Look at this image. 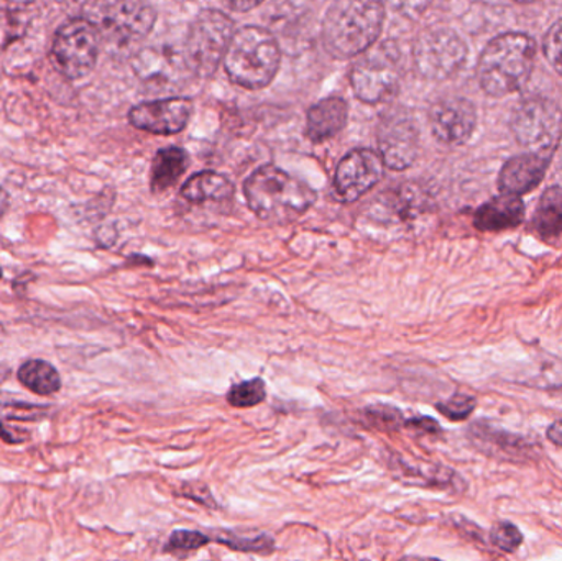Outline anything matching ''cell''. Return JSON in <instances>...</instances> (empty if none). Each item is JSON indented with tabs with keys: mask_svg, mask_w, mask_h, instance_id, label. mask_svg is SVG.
Here are the masks:
<instances>
[{
	"mask_svg": "<svg viewBox=\"0 0 562 561\" xmlns=\"http://www.w3.org/2000/svg\"><path fill=\"white\" fill-rule=\"evenodd\" d=\"M214 540L239 552L267 553L273 550V540L269 536L239 537L234 534H224Z\"/></svg>",
	"mask_w": 562,
	"mask_h": 561,
	"instance_id": "cell-25",
	"label": "cell"
},
{
	"mask_svg": "<svg viewBox=\"0 0 562 561\" xmlns=\"http://www.w3.org/2000/svg\"><path fill=\"white\" fill-rule=\"evenodd\" d=\"M376 138L380 157L392 170H405L418 157V125L405 108H393L382 115Z\"/></svg>",
	"mask_w": 562,
	"mask_h": 561,
	"instance_id": "cell-11",
	"label": "cell"
},
{
	"mask_svg": "<svg viewBox=\"0 0 562 561\" xmlns=\"http://www.w3.org/2000/svg\"><path fill=\"white\" fill-rule=\"evenodd\" d=\"M547 435L557 447L562 448V418L561 420L554 422V424L548 428Z\"/></svg>",
	"mask_w": 562,
	"mask_h": 561,
	"instance_id": "cell-36",
	"label": "cell"
},
{
	"mask_svg": "<svg viewBox=\"0 0 562 561\" xmlns=\"http://www.w3.org/2000/svg\"><path fill=\"white\" fill-rule=\"evenodd\" d=\"M7 2L15 3V5H29V3L35 2V0H7Z\"/></svg>",
	"mask_w": 562,
	"mask_h": 561,
	"instance_id": "cell-38",
	"label": "cell"
},
{
	"mask_svg": "<svg viewBox=\"0 0 562 561\" xmlns=\"http://www.w3.org/2000/svg\"><path fill=\"white\" fill-rule=\"evenodd\" d=\"M491 542L502 552H515L524 543V536L517 526L504 520V523L494 524L492 527Z\"/></svg>",
	"mask_w": 562,
	"mask_h": 561,
	"instance_id": "cell-27",
	"label": "cell"
},
{
	"mask_svg": "<svg viewBox=\"0 0 562 561\" xmlns=\"http://www.w3.org/2000/svg\"><path fill=\"white\" fill-rule=\"evenodd\" d=\"M20 384L32 391L33 394L52 395L61 389V378L55 366L43 359H30L20 366L16 372Z\"/></svg>",
	"mask_w": 562,
	"mask_h": 561,
	"instance_id": "cell-22",
	"label": "cell"
},
{
	"mask_svg": "<svg viewBox=\"0 0 562 561\" xmlns=\"http://www.w3.org/2000/svg\"><path fill=\"white\" fill-rule=\"evenodd\" d=\"M367 420L380 430H398L405 425L402 411L392 405H373L366 411Z\"/></svg>",
	"mask_w": 562,
	"mask_h": 561,
	"instance_id": "cell-26",
	"label": "cell"
},
{
	"mask_svg": "<svg viewBox=\"0 0 562 561\" xmlns=\"http://www.w3.org/2000/svg\"><path fill=\"white\" fill-rule=\"evenodd\" d=\"M405 427L415 428V430L426 431V434H439L441 427L438 422L432 420L429 417L413 418V420H406Z\"/></svg>",
	"mask_w": 562,
	"mask_h": 561,
	"instance_id": "cell-33",
	"label": "cell"
},
{
	"mask_svg": "<svg viewBox=\"0 0 562 561\" xmlns=\"http://www.w3.org/2000/svg\"><path fill=\"white\" fill-rule=\"evenodd\" d=\"M0 277H2V267H0Z\"/></svg>",
	"mask_w": 562,
	"mask_h": 561,
	"instance_id": "cell-40",
	"label": "cell"
},
{
	"mask_svg": "<svg viewBox=\"0 0 562 561\" xmlns=\"http://www.w3.org/2000/svg\"><path fill=\"white\" fill-rule=\"evenodd\" d=\"M383 160L376 152L356 148L337 165L334 175V191L346 203L359 200L372 190L383 177Z\"/></svg>",
	"mask_w": 562,
	"mask_h": 561,
	"instance_id": "cell-13",
	"label": "cell"
},
{
	"mask_svg": "<svg viewBox=\"0 0 562 561\" xmlns=\"http://www.w3.org/2000/svg\"><path fill=\"white\" fill-rule=\"evenodd\" d=\"M360 55L350 72L357 98L369 104L389 101L398 91L403 76L398 46L393 42L373 43Z\"/></svg>",
	"mask_w": 562,
	"mask_h": 561,
	"instance_id": "cell-6",
	"label": "cell"
},
{
	"mask_svg": "<svg viewBox=\"0 0 562 561\" xmlns=\"http://www.w3.org/2000/svg\"><path fill=\"white\" fill-rule=\"evenodd\" d=\"M517 2L530 3V2H537V0H517Z\"/></svg>",
	"mask_w": 562,
	"mask_h": 561,
	"instance_id": "cell-39",
	"label": "cell"
},
{
	"mask_svg": "<svg viewBox=\"0 0 562 561\" xmlns=\"http://www.w3.org/2000/svg\"><path fill=\"white\" fill-rule=\"evenodd\" d=\"M193 104L190 99L171 98L160 101L144 102L128 112L134 127L151 134H178L187 127Z\"/></svg>",
	"mask_w": 562,
	"mask_h": 561,
	"instance_id": "cell-14",
	"label": "cell"
},
{
	"mask_svg": "<svg viewBox=\"0 0 562 561\" xmlns=\"http://www.w3.org/2000/svg\"><path fill=\"white\" fill-rule=\"evenodd\" d=\"M99 33L85 19L72 16L59 26L53 42L56 68L69 79H81L94 69L99 55Z\"/></svg>",
	"mask_w": 562,
	"mask_h": 561,
	"instance_id": "cell-9",
	"label": "cell"
},
{
	"mask_svg": "<svg viewBox=\"0 0 562 561\" xmlns=\"http://www.w3.org/2000/svg\"><path fill=\"white\" fill-rule=\"evenodd\" d=\"M138 78L155 91H177L183 88L184 79L191 71L184 49L160 45L144 49L135 61Z\"/></svg>",
	"mask_w": 562,
	"mask_h": 561,
	"instance_id": "cell-12",
	"label": "cell"
},
{
	"mask_svg": "<svg viewBox=\"0 0 562 561\" xmlns=\"http://www.w3.org/2000/svg\"><path fill=\"white\" fill-rule=\"evenodd\" d=\"M211 542L213 539L204 534L193 532V530H175L168 540L167 550L168 552H194Z\"/></svg>",
	"mask_w": 562,
	"mask_h": 561,
	"instance_id": "cell-28",
	"label": "cell"
},
{
	"mask_svg": "<svg viewBox=\"0 0 562 561\" xmlns=\"http://www.w3.org/2000/svg\"><path fill=\"white\" fill-rule=\"evenodd\" d=\"M7 207H9V194H7V191L3 190L2 187H0V217L3 216V213H5Z\"/></svg>",
	"mask_w": 562,
	"mask_h": 561,
	"instance_id": "cell-37",
	"label": "cell"
},
{
	"mask_svg": "<svg viewBox=\"0 0 562 561\" xmlns=\"http://www.w3.org/2000/svg\"><path fill=\"white\" fill-rule=\"evenodd\" d=\"M280 48L272 33L260 26H244L234 32L224 56L227 75L247 89L266 88L280 66Z\"/></svg>",
	"mask_w": 562,
	"mask_h": 561,
	"instance_id": "cell-5",
	"label": "cell"
},
{
	"mask_svg": "<svg viewBox=\"0 0 562 561\" xmlns=\"http://www.w3.org/2000/svg\"><path fill=\"white\" fill-rule=\"evenodd\" d=\"M431 2L432 0H389L392 9L405 16H418Z\"/></svg>",
	"mask_w": 562,
	"mask_h": 561,
	"instance_id": "cell-32",
	"label": "cell"
},
{
	"mask_svg": "<svg viewBox=\"0 0 562 561\" xmlns=\"http://www.w3.org/2000/svg\"><path fill=\"white\" fill-rule=\"evenodd\" d=\"M512 131L528 152L551 157L561 141V109L550 99H527L512 117Z\"/></svg>",
	"mask_w": 562,
	"mask_h": 561,
	"instance_id": "cell-8",
	"label": "cell"
},
{
	"mask_svg": "<svg viewBox=\"0 0 562 561\" xmlns=\"http://www.w3.org/2000/svg\"><path fill=\"white\" fill-rule=\"evenodd\" d=\"M533 226L543 239L562 236V187L544 191L535 214Z\"/></svg>",
	"mask_w": 562,
	"mask_h": 561,
	"instance_id": "cell-23",
	"label": "cell"
},
{
	"mask_svg": "<svg viewBox=\"0 0 562 561\" xmlns=\"http://www.w3.org/2000/svg\"><path fill=\"white\" fill-rule=\"evenodd\" d=\"M233 194L234 184L216 171H201L191 177L181 188V197L194 204L226 201L233 198Z\"/></svg>",
	"mask_w": 562,
	"mask_h": 561,
	"instance_id": "cell-20",
	"label": "cell"
},
{
	"mask_svg": "<svg viewBox=\"0 0 562 561\" xmlns=\"http://www.w3.org/2000/svg\"><path fill=\"white\" fill-rule=\"evenodd\" d=\"M227 9L236 10V12H247L254 7L260 5L263 0H221Z\"/></svg>",
	"mask_w": 562,
	"mask_h": 561,
	"instance_id": "cell-35",
	"label": "cell"
},
{
	"mask_svg": "<svg viewBox=\"0 0 562 561\" xmlns=\"http://www.w3.org/2000/svg\"><path fill=\"white\" fill-rule=\"evenodd\" d=\"M234 35V22L220 10H203L191 23L184 56L194 75L210 78L226 56Z\"/></svg>",
	"mask_w": 562,
	"mask_h": 561,
	"instance_id": "cell-7",
	"label": "cell"
},
{
	"mask_svg": "<svg viewBox=\"0 0 562 561\" xmlns=\"http://www.w3.org/2000/svg\"><path fill=\"white\" fill-rule=\"evenodd\" d=\"M551 157L547 155L531 154V152L510 158L498 177L502 193L521 197L533 191L543 181Z\"/></svg>",
	"mask_w": 562,
	"mask_h": 561,
	"instance_id": "cell-16",
	"label": "cell"
},
{
	"mask_svg": "<svg viewBox=\"0 0 562 561\" xmlns=\"http://www.w3.org/2000/svg\"><path fill=\"white\" fill-rule=\"evenodd\" d=\"M469 438L484 453L497 455L501 458L507 457L508 460L528 457L533 448V445L528 444L525 438L507 434V431L494 428L485 422L472 425L469 428Z\"/></svg>",
	"mask_w": 562,
	"mask_h": 561,
	"instance_id": "cell-18",
	"label": "cell"
},
{
	"mask_svg": "<svg viewBox=\"0 0 562 561\" xmlns=\"http://www.w3.org/2000/svg\"><path fill=\"white\" fill-rule=\"evenodd\" d=\"M244 193L260 220L277 224L297 220L316 201L313 188L273 165L254 171L244 184Z\"/></svg>",
	"mask_w": 562,
	"mask_h": 561,
	"instance_id": "cell-2",
	"label": "cell"
},
{
	"mask_svg": "<svg viewBox=\"0 0 562 561\" xmlns=\"http://www.w3.org/2000/svg\"><path fill=\"white\" fill-rule=\"evenodd\" d=\"M544 55L562 76V20H558L544 36Z\"/></svg>",
	"mask_w": 562,
	"mask_h": 561,
	"instance_id": "cell-30",
	"label": "cell"
},
{
	"mask_svg": "<svg viewBox=\"0 0 562 561\" xmlns=\"http://www.w3.org/2000/svg\"><path fill=\"white\" fill-rule=\"evenodd\" d=\"M383 16V0H334L323 23L324 46L334 58L360 55L379 38Z\"/></svg>",
	"mask_w": 562,
	"mask_h": 561,
	"instance_id": "cell-1",
	"label": "cell"
},
{
	"mask_svg": "<svg viewBox=\"0 0 562 561\" xmlns=\"http://www.w3.org/2000/svg\"><path fill=\"white\" fill-rule=\"evenodd\" d=\"M267 399L266 382L262 379L239 382L231 388L227 402L236 408H250L262 404Z\"/></svg>",
	"mask_w": 562,
	"mask_h": 561,
	"instance_id": "cell-24",
	"label": "cell"
},
{
	"mask_svg": "<svg viewBox=\"0 0 562 561\" xmlns=\"http://www.w3.org/2000/svg\"><path fill=\"white\" fill-rule=\"evenodd\" d=\"M75 16L94 26L105 42L132 45L154 29L157 13L147 0H68Z\"/></svg>",
	"mask_w": 562,
	"mask_h": 561,
	"instance_id": "cell-4",
	"label": "cell"
},
{
	"mask_svg": "<svg viewBox=\"0 0 562 561\" xmlns=\"http://www.w3.org/2000/svg\"><path fill=\"white\" fill-rule=\"evenodd\" d=\"M537 46L524 33L492 40L479 59V81L491 96H507L524 88L533 71Z\"/></svg>",
	"mask_w": 562,
	"mask_h": 561,
	"instance_id": "cell-3",
	"label": "cell"
},
{
	"mask_svg": "<svg viewBox=\"0 0 562 561\" xmlns=\"http://www.w3.org/2000/svg\"><path fill=\"white\" fill-rule=\"evenodd\" d=\"M413 58L423 78L442 81L462 68L468 58V46L454 30L436 26L418 36Z\"/></svg>",
	"mask_w": 562,
	"mask_h": 561,
	"instance_id": "cell-10",
	"label": "cell"
},
{
	"mask_svg": "<svg viewBox=\"0 0 562 561\" xmlns=\"http://www.w3.org/2000/svg\"><path fill=\"white\" fill-rule=\"evenodd\" d=\"M525 220V204L517 194L502 193L482 204L474 216V226L482 233H501L520 226Z\"/></svg>",
	"mask_w": 562,
	"mask_h": 561,
	"instance_id": "cell-17",
	"label": "cell"
},
{
	"mask_svg": "<svg viewBox=\"0 0 562 561\" xmlns=\"http://www.w3.org/2000/svg\"><path fill=\"white\" fill-rule=\"evenodd\" d=\"M0 440L10 445L22 444V441L29 440V434H20L19 430H13V428L10 430L5 425L0 424Z\"/></svg>",
	"mask_w": 562,
	"mask_h": 561,
	"instance_id": "cell-34",
	"label": "cell"
},
{
	"mask_svg": "<svg viewBox=\"0 0 562 561\" xmlns=\"http://www.w3.org/2000/svg\"><path fill=\"white\" fill-rule=\"evenodd\" d=\"M436 408L449 420L461 422L475 411V399L471 395L456 394L449 401L436 405Z\"/></svg>",
	"mask_w": 562,
	"mask_h": 561,
	"instance_id": "cell-29",
	"label": "cell"
},
{
	"mask_svg": "<svg viewBox=\"0 0 562 561\" xmlns=\"http://www.w3.org/2000/svg\"><path fill=\"white\" fill-rule=\"evenodd\" d=\"M475 108L464 98H448L436 102L429 112L432 134L446 145H462L475 128Z\"/></svg>",
	"mask_w": 562,
	"mask_h": 561,
	"instance_id": "cell-15",
	"label": "cell"
},
{
	"mask_svg": "<svg viewBox=\"0 0 562 561\" xmlns=\"http://www.w3.org/2000/svg\"><path fill=\"white\" fill-rule=\"evenodd\" d=\"M187 167L188 154L181 148L170 147L158 152L151 165V190L158 193L173 187Z\"/></svg>",
	"mask_w": 562,
	"mask_h": 561,
	"instance_id": "cell-21",
	"label": "cell"
},
{
	"mask_svg": "<svg viewBox=\"0 0 562 561\" xmlns=\"http://www.w3.org/2000/svg\"><path fill=\"white\" fill-rule=\"evenodd\" d=\"M12 15L10 12H0V48L22 33V25Z\"/></svg>",
	"mask_w": 562,
	"mask_h": 561,
	"instance_id": "cell-31",
	"label": "cell"
},
{
	"mask_svg": "<svg viewBox=\"0 0 562 561\" xmlns=\"http://www.w3.org/2000/svg\"><path fill=\"white\" fill-rule=\"evenodd\" d=\"M349 108L340 98H327L307 111L306 135L313 142H324L339 134L347 124Z\"/></svg>",
	"mask_w": 562,
	"mask_h": 561,
	"instance_id": "cell-19",
	"label": "cell"
}]
</instances>
